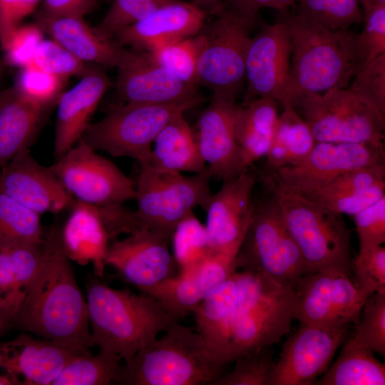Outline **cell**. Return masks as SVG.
Returning a JSON list of instances; mask_svg holds the SVG:
<instances>
[{"instance_id": "cell-1", "label": "cell", "mask_w": 385, "mask_h": 385, "mask_svg": "<svg viewBox=\"0 0 385 385\" xmlns=\"http://www.w3.org/2000/svg\"><path fill=\"white\" fill-rule=\"evenodd\" d=\"M294 292L257 272H234L206 297L202 319L224 365L272 346L291 329Z\"/></svg>"}, {"instance_id": "cell-2", "label": "cell", "mask_w": 385, "mask_h": 385, "mask_svg": "<svg viewBox=\"0 0 385 385\" xmlns=\"http://www.w3.org/2000/svg\"><path fill=\"white\" fill-rule=\"evenodd\" d=\"M14 326L77 354L93 346L86 299L55 230L45 240L43 259Z\"/></svg>"}, {"instance_id": "cell-3", "label": "cell", "mask_w": 385, "mask_h": 385, "mask_svg": "<svg viewBox=\"0 0 385 385\" xmlns=\"http://www.w3.org/2000/svg\"><path fill=\"white\" fill-rule=\"evenodd\" d=\"M292 42L290 69L280 103L292 106L301 96L348 88L364 63L357 34L330 29L296 13L282 11Z\"/></svg>"}, {"instance_id": "cell-4", "label": "cell", "mask_w": 385, "mask_h": 385, "mask_svg": "<svg viewBox=\"0 0 385 385\" xmlns=\"http://www.w3.org/2000/svg\"><path fill=\"white\" fill-rule=\"evenodd\" d=\"M86 290L93 346L124 362L178 322L149 294L112 288L95 274Z\"/></svg>"}, {"instance_id": "cell-5", "label": "cell", "mask_w": 385, "mask_h": 385, "mask_svg": "<svg viewBox=\"0 0 385 385\" xmlns=\"http://www.w3.org/2000/svg\"><path fill=\"white\" fill-rule=\"evenodd\" d=\"M197 332L175 322L163 334L120 364L115 381L124 385H203L223 374Z\"/></svg>"}, {"instance_id": "cell-6", "label": "cell", "mask_w": 385, "mask_h": 385, "mask_svg": "<svg viewBox=\"0 0 385 385\" xmlns=\"http://www.w3.org/2000/svg\"><path fill=\"white\" fill-rule=\"evenodd\" d=\"M265 181L302 254L307 274L337 272L351 276L350 231L342 215L295 192L270 175Z\"/></svg>"}, {"instance_id": "cell-7", "label": "cell", "mask_w": 385, "mask_h": 385, "mask_svg": "<svg viewBox=\"0 0 385 385\" xmlns=\"http://www.w3.org/2000/svg\"><path fill=\"white\" fill-rule=\"evenodd\" d=\"M133 211L139 228L161 234L171 241L177 225L197 206L204 210L212 194L206 173L185 176L139 163Z\"/></svg>"}, {"instance_id": "cell-8", "label": "cell", "mask_w": 385, "mask_h": 385, "mask_svg": "<svg viewBox=\"0 0 385 385\" xmlns=\"http://www.w3.org/2000/svg\"><path fill=\"white\" fill-rule=\"evenodd\" d=\"M197 104L115 105L101 120L90 123L81 139L95 150L143 163L148 159L153 143L162 128L174 117Z\"/></svg>"}, {"instance_id": "cell-9", "label": "cell", "mask_w": 385, "mask_h": 385, "mask_svg": "<svg viewBox=\"0 0 385 385\" xmlns=\"http://www.w3.org/2000/svg\"><path fill=\"white\" fill-rule=\"evenodd\" d=\"M236 263L237 268L260 272L293 289L307 274L302 254L272 197L254 203Z\"/></svg>"}, {"instance_id": "cell-10", "label": "cell", "mask_w": 385, "mask_h": 385, "mask_svg": "<svg viewBox=\"0 0 385 385\" xmlns=\"http://www.w3.org/2000/svg\"><path fill=\"white\" fill-rule=\"evenodd\" d=\"M317 142L384 144L385 118L349 88L312 93L292 104Z\"/></svg>"}, {"instance_id": "cell-11", "label": "cell", "mask_w": 385, "mask_h": 385, "mask_svg": "<svg viewBox=\"0 0 385 385\" xmlns=\"http://www.w3.org/2000/svg\"><path fill=\"white\" fill-rule=\"evenodd\" d=\"M255 21L225 7L201 32L205 42L197 63L198 84L212 97L236 101L245 82V57Z\"/></svg>"}, {"instance_id": "cell-12", "label": "cell", "mask_w": 385, "mask_h": 385, "mask_svg": "<svg viewBox=\"0 0 385 385\" xmlns=\"http://www.w3.org/2000/svg\"><path fill=\"white\" fill-rule=\"evenodd\" d=\"M96 151L80 139L50 168L76 200L103 205L135 199L132 180Z\"/></svg>"}, {"instance_id": "cell-13", "label": "cell", "mask_w": 385, "mask_h": 385, "mask_svg": "<svg viewBox=\"0 0 385 385\" xmlns=\"http://www.w3.org/2000/svg\"><path fill=\"white\" fill-rule=\"evenodd\" d=\"M294 292V319L324 327L356 324L368 298L351 276L337 272L304 274Z\"/></svg>"}, {"instance_id": "cell-14", "label": "cell", "mask_w": 385, "mask_h": 385, "mask_svg": "<svg viewBox=\"0 0 385 385\" xmlns=\"http://www.w3.org/2000/svg\"><path fill=\"white\" fill-rule=\"evenodd\" d=\"M385 163L384 144L316 142L299 164L270 173L277 182L302 195L361 168Z\"/></svg>"}, {"instance_id": "cell-15", "label": "cell", "mask_w": 385, "mask_h": 385, "mask_svg": "<svg viewBox=\"0 0 385 385\" xmlns=\"http://www.w3.org/2000/svg\"><path fill=\"white\" fill-rule=\"evenodd\" d=\"M348 325L324 327L302 324L282 347L265 385H308L329 367L337 349L346 339Z\"/></svg>"}, {"instance_id": "cell-16", "label": "cell", "mask_w": 385, "mask_h": 385, "mask_svg": "<svg viewBox=\"0 0 385 385\" xmlns=\"http://www.w3.org/2000/svg\"><path fill=\"white\" fill-rule=\"evenodd\" d=\"M170 242L161 234L139 228L109 243L105 265L114 268L120 279L143 292L178 274Z\"/></svg>"}, {"instance_id": "cell-17", "label": "cell", "mask_w": 385, "mask_h": 385, "mask_svg": "<svg viewBox=\"0 0 385 385\" xmlns=\"http://www.w3.org/2000/svg\"><path fill=\"white\" fill-rule=\"evenodd\" d=\"M292 42L284 23L265 25L251 37L245 57L246 89L242 103L258 98L281 101L291 63Z\"/></svg>"}, {"instance_id": "cell-18", "label": "cell", "mask_w": 385, "mask_h": 385, "mask_svg": "<svg viewBox=\"0 0 385 385\" xmlns=\"http://www.w3.org/2000/svg\"><path fill=\"white\" fill-rule=\"evenodd\" d=\"M255 182V175L247 170L223 182L220 189L211 194L205 209V225L212 251L237 257L254 210Z\"/></svg>"}, {"instance_id": "cell-19", "label": "cell", "mask_w": 385, "mask_h": 385, "mask_svg": "<svg viewBox=\"0 0 385 385\" xmlns=\"http://www.w3.org/2000/svg\"><path fill=\"white\" fill-rule=\"evenodd\" d=\"M237 101L212 97L202 111L194 130L206 173L222 180H232L248 170L237 143L235 119Z\"/></svg>"}, {"instance_id": "cell-20", "label": "cell", "mask_w": 385, "mask_h": 385, "mask_svg": "<svg viewBox=\"0 0 385 385\" xmlns=\"http://www.w3.org/2000/svg\"><path fill=\"white\" fill-rule=\"evenodd\" d=\"M237 269L236 257L211 250L200 262L143 292L158 301L179 321L192 314L201 301Z\"/></svg>"}, {"instance_id": "cell-21", "label": "cell", "mask_w": 385, "mask_h": 385, "mask_svg": "<svg viewBox=\"0 0 385 385\" xmlns=\"http://www.w3.org/2000/svg\"><path fill=\"white\" fill-rule=\"evenodd\" d=\"M0 192L41 215L58 213L74 202L50 167L26 148L0 169Z\"/></svg>"}, {"instance_id": "cell-22", "label": "cell", "mask_w": 385, "mask_h": 385, "mask_svg": "<svg viewBox=\"0 0 385 385\" xmlns=\"http://www.w3.org/2000/svg\"><path fill=\"white\" fill-rule=\"evenodd\" d=\"M115 86L123 103L198 104L202 101L195 88L158 64L145 51L130 50L126 61L118 68Z\"/></svg>"}, {"instance_id": "cell-23", "label": "cell", "mask_w": 385, "mask_h": 385, "mask_svg": "<svg viewBox=\"0 0 385 385\" xmlns=\"http://www.w3.org/2000/svg\"><path fill=\"white\" fill-rule=\"evenodd\" d=\"M207 15L192 2L173 0L143 19L119 31L113 39L133 50L151 52L196 35L202 29Z\"/></svg>"}, {"instance_id": "cell-24", "label": "cell", "mask_w": 385, "mask_h": 385, "mask_svg": "<svg viewBox=\"0 0 385 385\" xmlns=\"http://www.w3.org/2000/svg\"><path fill=\"white\" fill-rule=\"evenodd\" d=\"M76 355L49 340L22 334L0 344V375L11 384L51 385Z\"/></svg>"}, {"instance_id": "cell-25", "label": "cell", "mask_w": 385, "mask_h": 385, "mask_svg": "<svg viewBox=\"0 0 385 385\" xmlns=\"http://www.w3.org/2000/svg\"><path fill=\"white\" fill-rule=\"evenodd\" d=\"M35 23L43 33L87 63L118 68L130 52L113 38L101 36L82 16L55 14L42 8L35 16Z\"/></svg>"}, {"instance_id": "cell-26", "label": "cell", "mask_w": 385, "mask_h": 385, "mask_svg": "<svg viewBox=\"0 0 385 385\" xmlns=\"http://www.w3.org/2000/svg\"><path fill=\"white\" fill-rule=\"evenodd\" d=\"M112 83L101 68L93 67L57 101L53 141L56 160L81 139L101 98Z\"/></svg>"}, {"instance_id": "cell-27", "label": "cell", "mask_w": 385, "mask_h": 385, "mask_svg": "<svg viewBox=\"0 0 385 385\" xmlns=\"http://www.w3.org/2000/svg\"><path fill=\"white\" fill-rule=\"evenodd\" d=\"M59 239L70 260L81 265L91 263L94 274L103 277L111 240L98 205L74 200Z\"/></svg>"}, {"instance_id": "cell-28", "label": "cell", "mask_w": 385, "mask_h": 385, "mask_svg": "<svg viewBox=\"0 0 385 385\" xmlns=\"http://www.w3.org/2000/svg\"><path fill=\"white\" fill-rule=\"evenodd\" d=\"M304 196L338 214L353 216L385 196V164L347 172Z\"/></svg>"}, {"instance_id": "cell-29", "label": "cell", "mask_w": 385, "mask_h": 385, "mask_svg": "<svg viewBox=\"0 0 385 385\" xmlns=\"http://www.w3.org/2000/svg\"><path fill=\"white\" fill-rule=\"evenodd\" d=\"M183 114L176 115L162 128L153 143L148 159L143 163L161 171L207 172L194 130Z\"/></svg>"}, {"instance_id": "cell-30", "label": "cell", "mask_w": 385, "mask_h": 385, "mask_svg": "<svg viewBox=\"0 0 385 385\" xmlns=\"http://www.w3.org/2000/svg\"><path fill=\"white\" fill-rule=\"evenodd\" d=\"M48 108L16 93L14 88L0 104V169L29 148Z\"/></svg>"}, {"instance_id": "cell-31", "label": "cell", "mask_w": 385, "mask_h": 385, "mask_svg": "<svg viewBox=\"0 0 385 385\" xmlns=\"http://www.w3.org/2000/svg\"><path fill=\"white\" fill-rule=\"evenodd\" d=\"M278 117L277 101L271 98H258L238 104L235 133L247 168L267 155Z\"/></svg>"}, {"instance_id": "cell-32", "label": "cell", "mask_w": 385, "mask_h": 385, "mask_svg": "<svg viewBox=\"0 0 385 385\" xmlns=\"http://www.w3.org/2000/svg\"><path fill=\"white\" fill-rule=\"evenodd\" d=\"M316 142L309 127L296 110L292 106L283 107L265 156L268 171L300 163Z\"/></svg>"}, {"instance_id": "cell-33", "label": "cell", "mask_w": 385, "mask_h": 385, "mask_svg": "<svg viewBox=\"0 0 385 385\" xmlns=\"http://www.w3.org/2000/svg\"><path fill=\"white\" fill-rule=\"evenodd\" d=\"M337 360L314 381L318 385H384L385 366L371 349L350 337Z\"/></svg>"}, {"instance_id": "cell-34", "label": "cell", "mask_w": 385, "mask_h": 385, "mask_svg": "<svg viewBox=\"0 0 385 385\" xmlns=\"http://www.w3.org/2000/svg\"><path fill=\"white\" fill-rule=\"evenodd\" d=\"M38 267L29 250H0V304L16 315Z\"/></svg>"}, {"instance_id": "cell-35", "label": "cell", "mask_w": 385, "mask_h": 385, "mask_svg": "<svg viewBox=\"0 0 385 385\" xmlns=\"http://www.w3.org/2000/svg\"><path fill=\"white\" fill-rule=\"evenodd\" d=\"M44 241L40 215L0 192V250Z\"/></svg>"}, {"instance_id": "cell-36", "label": "cell", "mask_w": 385, "mask_h": 385, "mask_svg": "<svg viewBox=\"0 0 385 385\" xmlns=\"http://www.w3.org/2000/svg\"><path fill=\"white\" fill-rule=\"evenodd\" d=\"M122 359L117 355L99 351L78 354L63 366L51 385H107L115 381Z\"/></svg>"}, {"instance_id": "cell-37", "label": "cell", "mask_w": 385, "mask_h": 385, "mask_svg": "<svg viewBox=\"0 0 385 385\" xmlns=\"http://www.w3.org/2000/svg\"><path fill=\"white\" fill-rule=\"evenodd\" d=\"M205 42L200 31L157 50L148 52L150 58L186 85L195 88L198 85L197 63Z\"/></svg>"}, {"instance_id": "cell-38", "label": "cell", "mask_w": 385, "mask_h": 385, "mask_svg": "<svg viewBox=\"0 0 385 385\" xmlns=\"http://www.w3.org/2000/svg\"><path fill=\"white\" fill-rule=\"evenodd\" d=\"M296 14L330 29H348L361 23L359 0H295Z\"/></svg>"}, {"instance_id": "cell-39", "label": "cell", "mask_w": 385, "mask_h": 385, "mask_svg": "<svg viewBox=\"0 0 385 385\" xmlns=\"http://www.w3.org/2000/svg\"><path fill=\"white\" fill-rule=\"evenodd\" d=\"M170 242L179 270L200 262L211 251L205 225L193 212L177 225Z\"/></svg>"}, {"instance_id": "cell-40", "label": "cell", "mask_w": 385, "mask_h": 385, "mask_svg": "<svg viewBox=\"0 0 385 385\" xmlns=\"http://www.w3.org/2000/svg\"><path fill=\"white\" fill-rule=\"evenodd\" d=\"M363 314L350 337L358 344L384 356L385 290L376 292L366 300Z\"/></svg>"}, {"instance_id": "cell-41", "label": "cell", "mask_w": 385, "mask_h": 385, "mask_svg": "<svg viewBox=\"0 0 385 385\" xmlns=\"http://www.w3.org/2000/svg\"><path fill=\"white\" fill-rule=\"evenodd\" d=\"M273 356L271 346L252 351L235 359L232 370L210 385H265L275 362Z\"/></svg>"}, {"instance_id": "cell-42", "label": "cell", "mask_w": 385, "mask_h": 385, "mask_svg": "<svg viewBox=\"0 0 385 385\" xmlns=\"http://www.w3.org/2000/svg\"><path fill=\"white\" fill-rule=\"evenodd\" d=\"M66 80L29 66L21 68L13 87L24 98L48 108L57 102Z\"/></svg>"}, {"instance_id": "cell-43", "label": "cell", "mask_w": 385, "mask_h": 385, "mask_svg": "<svg viewBox=\"0 0 385 385\" xmlns=\"http://www.w3.org/2000/svg\"><path fill=\"white\" fill-rule=\"evenodd\" d=\"M348 87L360 100L385 118V53L364 62Z\"/></svg>"}, {"instance_id": "cell-44", "label": "cell", "mask_w": 385, "mask_h": 385, "mask_svg": "<svg viewBox=\"0 0 385 385\" xmlns=\"http://www.w3.org/2000/svg\"><path fill=\"white\" fill-rule=\"evenodd\" d=\"M173 0H113L101 21L93 28L105 38H113L119 31L143 19Z\"/></svg>"}, {"instance_id": "cell-45", "label": "cell", "mask_w": 385, "mask_h": 385, "mask_svg": "<svg viewBox=\"0 0 385 385\" xmlns=\"http://www.w3.org/2000/svg\"><path fill=\"white\" fill-rule=\"evenodd\" d=\"M30 66L65 79L73 76L82 77L93 67L53 39L41 42Z\"/></svg>"}, {"instance_id": "cell-46", "label": "cell", "mask_w": 385, "mask_h": 385, "mask_svg": "<svg viewBox=\"0 0 385 385\" xmlns=\"http://www.w3.org/2000/svg\"><path fill=\"white\" fill-rule=\"evenodd\" d=\"M356 285L369 297L385 290V247L362 248L351 262Z\"/></svg>"}, {"instance_id": "cell-47", "label": "cell", "mask_w": 385, "mask_h": 385, "mask_svg": "<svg viewBox=\"0 0 385 385\" xmlns=\"http://www.w3.org/2000/svg\"><path fill=\"white\" fill-rule=\"evenodd\" d=\"M43 34L36 23L16 27L3 48L6 64L20 68L29 66L38 46L43 40Z\"/></svg>"}, {"instance_id": "cell-48", "label": "cell", "mask_w": 385, "mask_h": 385, "mask_svg": "<svg viewBox=\"0 0 385 385\" xmlns=\"http://www.w3.org/2000/svg\"><path fill=\"white\" fill-rule=\"evenodd\" d=\"M364 26L357 34V46L364 62L385 53V4L363 11Z\"/></svg>"}, {"instance_id": "cell-49", "label": "cell", "mask_w": 385, "mask_h": 385, "mask_svg": "<svg viewBox=\"0 0 385 385\" xmlns=\"http://www.w3.org/2000/svg\"><path fill=\"white\" fill-rule=\"evenodd\" d=\"M354 217L359 249L384 245L385 242V196Z\"/></svg>"}, {"instance_id": "cell-50", "label": "cell", "mask_w": 385, "mask_h": 385, "mask_svg": "<svg viewBox=\"0 0 385 385\" xmlns=\"http://www.w3.org/2000/svg\"><path fill=\"white\" fill-rule=\"evenodd\" d=\"M40 0H0V44L2 49L21 21L33 13Z\"/></svg>"}, {"instance_id": "cell-51", "label": "cell", "mask_w": 385, "mask_h": 385, "mask_svg": "<svg viewBox=\"0 0 385 385\" xmlns=\"http://www.w3.org/2000/svg\"><path fill=\"white\" fill-rule=\"evenodd\" d=\"M295 0H227L225 7L251 21H257L259 11L265 7L286 11Z\"/></svg>"}, {"instance_id": "cell-52", "label": "cell", "mask_w": 385, "mask_h": 385, "mask_svg": "<svg viewBox=\"0 0 385 385\" xmlns=\"http://www.w3.org/2000/svg\"><path fill=\"white\" fill-rule=\"evenodd\" d=\"M96 1L97 0H44L43 9L55 14L84 17L92 11Z\"/></svg>"}, {"instance_id": "cell-53", "label": "cell", "mask_w": 385, "mask_h": 385, "mask_svg": "<svg viewBox=\"0 0 385 385\" xmlns=\"http://www.w3.org/2000/svg\"><path fill=\"white\" fill-rule=\"evenodd\" d=\"M207 14L217 15L224 9L222 0H191Z\"/></svg>"}, {"instance_id": "cell-54", "label": "cell", "mask_w": 385, "mask_h": 385, "mask_svg": "<svg viewBox=\"0 0 385 385\" xmlns=\"http://www.w3.org/2000/svg\"><path fill=\"white\" fill-rule=\"evenodd\" d=\"M15 317L16 314L12 310L0 304V334L14 325Z\"/></svg>"}, {"instance_id": "cell-55", "label": "cell", "mask_w": 385, "mask_h": 385, "mask_svg": "<svg viewBox=\"0 0 385 385\" xmlns=\"http://www.w3.org/2000/svg\"><path fill=\"white\" fill-rule=\"evenodd\" d=\"M363 11L369 10L375 6L385 4V0H359Z\"/></svg>"}, {"instance_id": "cell-56", "label": "cell", "mask_w": 385, "mask_h": 385, "mask_svg": "<svg viewBox=\"0 0 385 385\" xmlns=\"http://www.w3.org/2000/svg\"><path fill=\"white\" fill-rule=\"evenodd\" d=\"M9 91H10V88H8L6 89H4V90L0 91V104L2 103V101L7 96Z\"/></svg>"}, {"instance_id": "cell-57", "label": "cell", "mask_w": 385, "mask_h": 385, "mask_svg": "<svg viewBox=\"0 0 385 385\" xmlns=\"http://www.w3.org/2000/svg\"><path fill=\"white\" fill-rule=\"evenodd\" d=\"M4 63L0 59V83H1L2 78L4 77Z\"/></svg>"}, {"instance_id": "cell-58", "label": "cell", "mask_w": 385, "mask_h": 385, "mask_svg": "<svg viewBox=\"0 0 385 385\" xmlns=\"http://www.w3.org/2000/svg\"><path fill=\"white\" fill-rule=\"evenodd\" d=\"M10 381L4 376L0 375V385H10Z\"/></svg>"}]
</instances>
